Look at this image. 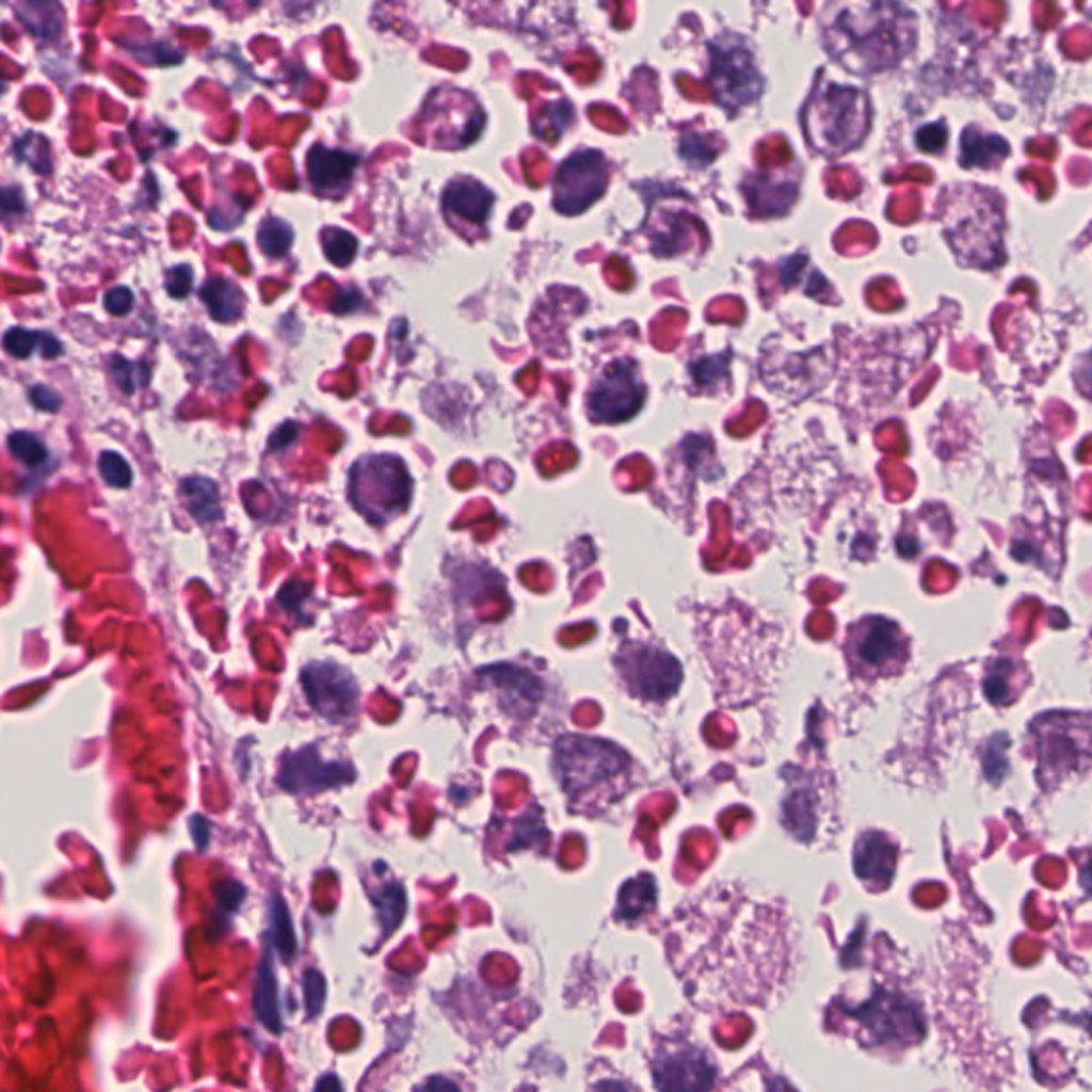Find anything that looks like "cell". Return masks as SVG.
Returning <instances> with one entry per match:
<instances>
[{"mask_svg": "<svg viewBox=\"0 0 1092 1092\" xmlns=\"http://www.w3.org/2000/svg\"><path fill=\"white\" fill-rule=\"evenodd\" d=\"M557 768L569 793H580L614 781L627 768V757L601 740L565 738L557 749Z\"/></svg>", "mask_w": 1092, "mask_h": 1092, "instance_id": "cell-2", "label": "cell"}, {"mask_svg": "<svg viewBox=\"0 0 1092 1092\" xmlns=\"http://www.w3.org/2000/svg\"><path fill=\"white\" fill-rule=\"evenodd\" d=\"M606 162L599 151H578L567 158L555 179V205L561 213H578L606 188Z\"/></svg>", "mask_w": 1092, "mask_h": 1092, "instance_id": "cell-6", "label": "cell"}, {"mask_svg": "<svg viewBox=\"0 0 1092 1092\" xmlns=\"http://www.w3.org/2000/svg\"><path fill=\"white\" fill-rule=\"evenodd\" d=\"M26 211L23 194L15 186H0V220L15 222Z\"/></svg>", "mask_w": 1092, "mask_h": 1092, "instance_id": "cell-30", "label": "cell"}, {"mask_svg": "<svg viewBox=\"0 0 1092 1092\" xmlns=\"http://www.w3.org/2000/svg\"><path fill=\"white\" fill-rule=\"evenodd\" d=\"M303 687L311 706L331 721H343L356 706L354 678L335 663H311L303 670Z\"/></svg>", "mask_w": 1092, "mask_h": 1092, "instance_id": "cell-9", "label": "cell"}, {"mask_svg": "<svg viewBox=\"0 0 1092 1092\" xmlns=\"http://www.w3.org/2000/svg\"><path fill=\"white\" fill-rule=\"evenodd\" d=\"M111 373L115 378V382L119 384V388L130 395L134 392L139 386H145L149 382V369L145 363H132L124 356H113L111 358Z\"/></svg>", "mask_w": 1092, "mask_h": 1092, "instance_id": "cell-25", "label": "cell"}, {"mask_svg": "<svg viewBox=\"0 0 1092 1092\" xmlns=\"http://www.w3.org/2000/svg\"><path fill=\"white\" fill-rule=\"evenodd\" d=\"M258 243H260V250L264 254L282 256L292 245V228L286 222H282L277 218H271V220L260 224V228H258Z\"/></svg>", "mask_w": 1092, "mask_h": 1092, "instance_id": "cell-24", "label": "cell"}, {"mask_svg": "<svg viewBox=\"0 0 1092 1092\" xmlns=\"http://www.w3.org/2000/svg\"><path fill=\"white\" fill-rule=\"evenodd\" d=\"M164 288L175 299L186 296L192 290V269L188 264L173 267L164 279Z\"/></svg>", "mask_w": 1092, "mask_h": 1092, "instance_id": "cell-31", "label": "cell"}, {"mask_svg": "<svg viewBox=\"0 0 1092 1092\" xmlns=\"http://www.w3.org/2000/svg\"><path fill=\"white\" fill-rule=\"evenodd\" d=\"M303 996H305L307 1017L318 1015L324 1005V998H326V985H324V977L320 975V970L307 968L303 973Z\"/></svg>", "mask_w": 1092, "mask_h": 1092, "instance_id": "cell-29", "label": "cell"}, {"mask_svg": "<svg viewBox=\"0 0 1092 1092\" xmlns=\"http://www.w3.org/2000/svg\"><path fill=\"white\" fill-rule=\"evenodd\" d=\"M2 346L15 358H28L32 352H41V356L45 358H55L62 352V346L53 335L28 331L21 326L9 328L2 337Z\"/></svg>", "mask_w": 1092, "mask_h": 1092, "instance_id": "cell-18", "label": "cell"}, {"mask_svg": "<svg viewBox=\"0 0 1092 1092\" xmlns=\"http://www.w3.org/2000/svg\"><path fill=\"white\" fill-rule=\"evenodd\" d=\"M1022 668H1017L1011 659H994L987 663V672H985V678H983V689H985V695L994 702V704H1009L1013 702L1011 693L1017 697V687L1013 680H1015V674H1019Z\"/></svg>", "mask_w": 1092, "mask_h": 1092, "instance_id": "cell-19", "label": "cell"}, {"mask_svg": "<svg viewBox=\"0 0 1092 1092\" xmlns=\"http://www.w3.org/2000/svg\"><path fill=\"white\" fill-rule=\"evenodd\" d=\"M493 194L473 179H459L444 192V207L450 215L482 224L488 218Z\"/></svg>", "mask_w": 1092, "mask_h": 1092, "instance_id": "cell-13", "label": "cell"}, {"mask_svg": "<svg viewBox=\"0 0 1092 1092\" xmlns=\"http://www.w3.org/2000/svg\"><path fill=\"white\" fill-rule=\"evenodd\" d=\"M322 247L326 258L333 264H348L356 254V239L354 235L341 230V228H328L322 232Z\"/></svg>", "mask_w": 1092, "mask_h": 1092, "instance_id": "cell-26", "label": "cell"}, {"mask_svg": "<svg viewBox=\"0 0 1092 1092\" xmlns=\"http://www.w3.org/2000/svg\"><path fill=\"white\" fill-rule=\"evenodd\" d=\"M644 401V386L633 360L610 363L589 395L591 416L599 422H621L633 416Z\"/></svg>", "mask_w": 1092, "mask_h": 1092, "instance_id": "cell-4", "label": "cell"}, {"mask_svg": "<svg viewBox=\"0 0 1092 1092\" xmlns=\"http://www.w3.org/2000/svg\"><path fill=\"white\" fill-rule=\"evenodd\" d=\"M356 164L358 158L352 151L314 145L307 156V175L314 190L322 194H339L350 186Z\"/></svg>", "mask_w": 1092, "mask_h": 1092, "instance_id": "cell-11", "label": "cell"}, {"mask_svg": "<svg viewBox=\"0 0 1092 1092\" xmlns=\"http://www.w3.org/2000/svg\"><path fill=\"white\" fill-rule=\"evenodd\" d=\"M619 665L629 689L651 702H663L680 685L678 661L670 653L651 644L631 646L621 655Z\"/></svg>", "mask_w": 1092, "mask_h": 1092, "instance_id": "cell-5", "label": "cell"}, {"mask_svg": "<svg viewBox=\"0 0 1092 1092\" xmlns=\"http://www.w3.org/2000/svg\"><path fill=\"white\" fill-rule=\"evenodd\" d=\"M314 1092H341V1083H339L337 1075L326 1073V1075H322V1077L318 1079V1083H316Z\"/></svg>", "mask_w": 1092, "mask_h": 1092, "instance_id": "cell-37", "label": "cell"}, {"mask_svg": "<svg viewBox=\"0 0 1092 1092\" xmlns=\"http://www.w3.org/2000/svg\"><path fill=\"white\" fill-rule=\"evenodd\" d=\"M0 92H4V81L0 79Z\"/></svg>", "mask_w": 1092, "mask_h": 1092, "instance_id": "cell-39", "label": "cell"}, {"mask_svg": "<svg viewBox=\"0 0 1092 1092\" xmlns=\"http://www.w3.org/2000/svg\"><path fill=\"white\" fill-rule=\"evenodd\" d=\"M269 921H271V936L275 941L277 949L282 951V956L286 960H290L296 951V938H294V930H292V921H290L286 902L279 896H271Z\"/></svg>", "mask_w": 1092, "mask_h": 1092, "instance_id": "cell-22", "label": "cell"}, {"mask_svg": "<svg viewBox=\"0 0 1092 1092\" xmlns=\"http://www.w3.org/2000/svg\"><path fill=\"white\" fill-rule=\"evenodd\" d=\"M591 1092H631V1090L619 1079H601L591 1088Z\"/></svg>", "mask_w": 1092, "mask_h": 1092, "instance_id": "cell-38", "label": "cell"}, {"mask_svg": "<svg viewBox=\"0 0 1092 1092\" xmlns=\"http://www.w3.org/2000/svg\"><path fill=\"white\" fill-rule=\"evenodd\" d=\"M655 902V881L651 874H642L627 881L619 894V917L636 919Z\"/></svg>", "mask_w": 1092, "mask_h": 1092, "instance_id": "cell-20", "label": "cell"}, {"mask_svg": "<svg viewBox=\"0 0 1092 1092\" xmlns=\"http://www.w3.org/2000/svg\"><path fill=\"white\" fill-rule=\"evenodd\" d=\"M659 1092H710L717 1069L702 1047L687 1041H665L651 1062Z\"/></svg>", "mask_w": 1092, "mask_h": 1092, "instance_id": "cell-3", "label": "cell"}, {"mask_svg": "<svg viewBox=\"0 0 1092 1092\" xmlns=\"http://www.w3.org/2000/svg\"><path fill=\"white\" fill-rule=\"evenodd\" d=\"M416 1092H459V1088L450 1079H446L441 1075H433L424 1083H420L416 1088Z\"/></svg>", "mask_w": 1092, "mask_h": 1092, "instance_id": "cell-35", "label": "cell"}, {"mask_svg": "<svg viewBox=\"0 0 1092 1092\" xmlns=\"http://www.w3.org/2000/svg\"><path fill=\"white\" fill-rule=\"evenodd\" d=\"M30 401L43 412H58L62 405V399L45 384H34L30 388Z\"/></svg>", "mask_w": 1092, "mask_h": 1092, "instance_id": "cell-34", "label": "cell"}, {"mask_svg": "<svg viewBox=\"0 0 1092 1092\" xmlns=\"http://www.w3.org/2000/svg\"><path fill=\"white\" fill-rule=\"evenodd\" d=\"M371 898L380 913L382 934L388 936L399 926V921L405 913V892L399 883H388L380 889V894H373Z\"/></svg>", "mask_w": 1092, "mask_h": 1092, "instance_id": "cell-21", "label": "cell"}, {"mask_svg": "<svg viewBox=\"0 0 1092 1092\" xmlns=\"http://www.w3.org/2000/svg\"><path fill=\"white\" fill-rule=\"evenodd\" d=\"M132 303H134V296L126 286H115V288L107 290V294H105V307L113 316L128 314L132 309Z\"/></svg>", "mask_w": 1092, "mask_h": 1092, "instance_id": "cell-33", "label": "cell"}, {"mask_svg": "<svg viewBox=\"0 0 1092 1092\" xmlns=\"http://www.w3.org/2000/svg\"><path fill=\"white\" fill-rule=\"evenodd\" d=\"M13 151L19 160H26L30 166H34L38 173H49L51 160H49V143L43 134L28 132L26 136L17 139L13 145Z\"/></svg>", "mask_w": 1092, "mask_h": 1092, "instance_id": "cell-23", "label": "cell"}, {"mask_svg": "<svg viewBox=\"0 0 1092 1092\" xmlns=\"http://www.w3.org/2000/svg\"><path fill=\"white\" fill-rule=\"evenodd\" d=\"M710 81L725 107H738L759 96L761 79L755 73L751 53L740 47L712 45Z\"/></svg>", "mask_w": 1092, "mask_h": 1092, "instance_id": "cell-8", "label": "cell"}, {"mask_svg": "<svg viewBox=\"0 0 1092 1092\" xmlns=\"http://www.w3.org/2000/svg\"><path fill=\"white\" fill-rule=\"evenodd\" d=\"M849 670L864 680L898 674L909 657L904 631L885 616H866L849 627L845 638Z\"/></svg>", "mask_w": 1092, "mask_h": 1092, "instance_id": "cell-1", "label": "cell"}, {"mask_svg": "<svg viewBox=\"0 0 1092 1092\" xmlns=\"http://www.w3.org/2000/svg\"><path fill=\"white\" fill-rule=\"evenodd\" d=\"M352 484H365L367 508L365 514H373V508H384V516L403 508L410 497V478L403 463L395 456H369L354 465Z\"/></svg>", "mask_w": 1092, "mask_h": 1092, "instance_id": "cell-7", "label": "cell"}, {"mask_svg": "<svg viewBox=\"0 0 1092 1092\" xmlns=\"http://www.w3.org/2000/svg\"><path fill=\"white\" fill-rule=\"evenodd\" d=\"M9 450L11 454L21 461L23 465H41L45 459H47V450L43 446V441L28 433V431H15L9 435Z\"/></svg>", "mask_w": 1092, "mask_h": 1092, "instance_id": "cell-27", "label": "cell"}, {"mask_svg": "<svg viewBox=\"0 0 1092 1092\" xmlns=\"http://www.w3.org/2000/svg\"><path fill=\"white\" fill-rule=\"evenodd\" d=\"M190 825H192V836H194L198 849H205L207 840H209V821L205 817L196 815L190 819Z\"/></svg>", "mask_w": 1092, "mask_h": 1092, "instance_id": "cell-36", "label": "cell"}, {"mask_svg": "<svg viewBox=\"0 0 1092 1092\" xmlns=\"http://www.w3.org/2000/svg\"><path fill=\"white\" fill-rule=\"evenodd\" d=\"M855 872L866 883H872L874 889L889 885L896 868V845L881 832H866L857 845L853 855Z\"/></svg>", "mask_w": 1092, "mask_h": 1092, "instance_id": "cell-12", "label": "cell"}, {"mask_svg": "<svg viewBox=\"0 0 1092 1092\" xmlns=\"http://www.w3.org/2000/svg\"><path fill=\"white\" fill-rule=\"evenodd\" d=\"M179 493L183 497V503L188 508V512L200 520V523H211V520H218L222 510H220V493H218V486L215 482H211L209 478H200V476H192V478H186L179 486Z\"/></svg>", "mask_w": 1092, "mask_h": 1092, "instance_id": "cell-15", "label": "cell"}, {"mask_svg": "<svg viewBox=\"0 0 1092 1092\" xmlns=\"http://www.w3.org/2000/svg\"><path fill=\"white\" fill-rule=\"evenodd\" d=\"M254 1011L267 1030H271V1032L282 1030L277 981H275L273 966H271L269 958H262V962L258 966V977H256V985H254Z\"/></svg>", "mask_w": 1092, "mask_h": 1092, "instance_id": "cell-16", "label": "cell"}, {"mask_svg": "<svg viewBox=\"0 0 1092 1092\" xmlns=\"http://www.w3.org/2000/svg\"><path fill=\"white\" fill-rule=\"evenodd\" d=\"M352 766L343 761H324L314 746L303 749L284 761L279 785L290 791H320L352 781Z\"/></svg>", "mask_w": 1092, "mask_h": 1092, "instance_id": "cell-10", "label": "cell"}, {"mask_svg": "<svg viewBox=\"0 0 1092 1092\" xmlns=\"http://www.w3.org/2000/svg\"><path fill=\"white\" fill-rule=\"evenodd\" d=\"M213 894H215V900H218L220 909H224V911H235V909L239 906V902L243 900L245 889H243V885H241V883L230 881V879H224V881L215 883Z\"/></svg>", "mask_w": 1092, "mask_h": 1092, "instance_id": "cell-32", "label": "cell"}, {"mask_svg": "<svg viewBox=\"0 0 1092 1092\" xmlns=\"http://www.w3.org/2000/svg\"><path fill=\"white\" fill-rule=\"evenodd\" d=\"M98 471H100L102 480L115 488H126L132 482V469H130L128 461L113 450H107L100 454Z\"/></svg>", "mask_w": 1092, "mask_h": 1092, "instance_id": "cell-28", "label": "cell"}, {"mask_svg": "<svg viewBox=\"0 0 1092 1092\" xmlns=\"http://www.w3.org/2000/svg\"><path fill=\"white\" fill-rule=\"evenodd\" d=\"M19 21L36 36V38H58L64 28L62 9L55 2H21L15 6Z\"/></svg>", "mask_w": 1092, "mask_h": 1092, "instance_id": "cell-17", "label": "cell"}, {"mask_svg": "<svg viewBox=\"0 0 1092 1092\" xmlns=\"http://www.w3.org/2000/svg\"><path fill=\"white\" fill-rule=\"evenodd\" d=\"M200 299L218 322H232L243 311V296L239 288L224 277H209L200 288Z\"/></svg>", "mask_w": 1092, "mask_h": 1092, "instance_id": "cell-14", "label": "cell"}]
</instances>
